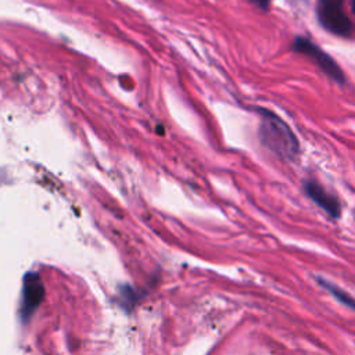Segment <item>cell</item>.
Returning a JSON list of instances; mask_svg holds the SVG:
<instances>
[{
	"instance_id": "1",
	"label": "cell",
	"mask_w": 355,
	"mask_h": 355,
	"mask_svg": "<svg viewBox=\"0 0 355 355\" xmlns=\"http://www.w3.org/2000/svg\"><path fill=\"white\" fill-rule=\"evenodd\" d=\"M261 112V140L262 143L286 159H291L298 153V141L291 129L273 112L258 110Z\"/></svg>"
},
{
	"instance_id": "2",
	"label": "cell",
	"mask_w": 355,
	"mask_h": 355,
	"mask_svg": "<svg viewBox=\"0 0 355 355\" xmlns=\"http://www.w3.org/2000/svg\"><path fill=\"white\" fill-rule=\"evenodd\" d=\"M344 0H318L316 14L319 24L337 36H349L352 24L343 8Z\"/></svg>"
},
{
	"instance_id": "3",
	"label": "cell",
	"mask_w": 355,
	"mask_h": 355,
	"mask_svg": "<svg viewBox=\"0 0 355 355\" xmlns=\"http://www.w3.org/2000/svg\"><path fill=\"white\" fill-rule=\"evenodd\" d=\"M293 49L297 53H301L308 58H311L322 69V72L327 75L331 80L337 83L345 82V75L340 68V65L334 61V58L330 57L323 49L312 43L311 40L305 37H295V40L293 42Z\"/></svg>"
},
{
	"instance_id": "4",
	"label": "cell",
	"mask_w": 355,
	"mask_h": 355,
	"mask_svg": "<svg viewBox=\"0 0 355 355\" xmlns=\"http://www.w3.org/2000/svg\"><path fill=\"white\" fill-rule=\"evenodd\" d=\"M304 190L306 196L316 202L323 211H326L330 216L338 218L341 214V205L336 196L330 194L323 186L316 183L315 180H306L304 184Z\"/></svg>"
},
{
	"instance_id": "5",
	"label": "cell",
	"mask_w": 355,
	"mask_h": 355,
	"mask_svg": "<svg viewBox=\"0 0 355 355\" xmlns=\"http://www.w3.org/2000/svg\"><path fill=\"white\" fill-rule=\"evenodd\" d=\"M322 284L326 286V287L331 291V294H334L341 302H344L345 305H348V306H351V308L355 309V300H352L349 295H347L345 293L337 290V287H334V286H331V284H329V283H326V282H323V280H322Z\"/></svg>"
},
{
	"instance_id": "6",
	"label": "cell",
	"mask_w": 355,
	"mask_h": 355,
	"mask_svg": "<svg viewBox=\"0 0 355 355\" xmlns=\"http://www.w3.org/2000/svg\"><path fill=\"white\" fill-rule=\"evenodd\" d=\"M250 1H251L254 6L259 7L261 10H268L272 0H250Z\"/></svg>"
},
{
	"instance_id": "7",
	"label": "cell",
	"mask_w": 355,
	"mask_h": 355,
	"mask_svg": "<svg viewBox=\"0 0 355 355\" xmlns=\"http://www.w3.org/2000/svg\"><path fill=\"white\" fill-rule=\"evenodd\" d=\"M351 6H352V11L355 12V0H352V1H351Z\"/></svg>"
}]
</instances>
